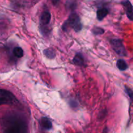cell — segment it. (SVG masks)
Instances as JSON below:
<instances>
[{
    "instance_id": "obj_11",
    "label": "cell",
    "mask_w": 133,
    "mask_h": 133,
    "mask_svg": "<svg viewBox=\"0 0 133 133\" xmlns=\"http://www.w3.org/2000/svg\"><path fill=\"white\" fill-rule=\"evenodd\" d=\"M44 53L45 55V57L50 58V59L54 58L55 57V51L53 49H51V48L45 49Z\"/></svg>"
},
{
    "instance_id": "obj_9",
    "label": "cell",
    "mask_w": 133,
    "mask_h": 133,
    "mask_svg": "<svg viewBox=\"0 0 133 133\" xmlns=\"http://www.w3.org/2000/svg\"><path fill=\"white\" fill-rule=\"evenodd\" d=\"M109 11L107 9L103 8V9H101L99 10H98L97 11V18L98 19V20L101 21L102 19H103L104 18L106 17V16L107 15Z\"/></svg>"
},
{
    "instance_id": "obj_12",
    "label": "cell",
    "mask_w": 133,
    "mask_h": 133,
    "mask_svg": "<svg viewBox=\"0 0 133 133\" xmlns=\"http://www.w3.org/2000/svg\"><path fill=\"white\" fill-rule=\"evenodd\" d=\"M13 53L18 58H21L23 56V51L19 47H16L13 50Z\"/></svg>"
},
{
    "instance_id": "obj_10",
    "label": "cell",
    "mask_w": 133,
    "mask_h": 133,
    "mask_svg": "<svg viewBox=\"0 0 133 133\" xmlns=\"http://www.w3.org/2000/svg\"><path fill=\"white\" fill-rule=\"evenodd\" d=\"M117 66H118V69L119 70H122V71H125L128 68V66H127V63L125 61L122 59H119L117 61V63H116Z\"/></svg>"
},
{
    "instance_id": "obj_13",
    "label": "cell",
    "mask_w": 133,
    "mask_h": 133,
    "mask_svg": "<svg viewBox=\"0 0 133 133\" xmlns=\"http://www.w3.org/2000/svg\"><path fill=\"white\" fill-rule=\"evenodd\" d=\"M92 32L94 35H103V34L105 32V31H104L103 29L101 28V27H94V28L92 29Z\"/></svg>"
},
{
    "instance_id": "obj_4",
    "label": "cell",
    "mask_w": 133,
    "mask_h": 133,
    "mask_svg": "<svg viewBox=\"0 0 133 133\" xmlns=\"http://www.w3.org/2000/svg\"><path fill=\"white\" fill-rule=\"evenodd\" d=\"M110 42H111L112 49L117 54L120 56H123V57L127 56V51L123 45L122 40L119 39H113Z\"/></svg>"
},
{
    "instance_id": "obj_6",
    "label": "cell",
    "mask_w": 133,
    "mask_h": 133,
    "mask_svg": "<svg viewBox=\"0 0 133 133\" xmlns=\"http://www.w3.org/2000/svg\"><path fill=\"white\" fill-rule=\"evenodd\" d=\"M73 62L75 65L79 66H82L84 64V58L81 53H77L73 59Z\"/></svg>"
},
{
    "instance_id": "obj_1",
    "label": "cell",
    "mask_w": 133,
    "mask_h": 133,
    "mask_svg": "<svg viewBox=\"0 0 133 133\" xmlns=\"http://www.w3.org/2000/svg\"><path fill=\"white\" fill-rule=\"evenodd\" d=\"M3 133H28V125L20 116L12 114L4 119Z\"/></svg>"
},
{
    "instance_id": "obj_8",
    "label": "cell",
    "mask_w": 133,
    "mask_h": 133,
    "mask_svg": "<svg viewBox=\"0 0 133 133\" xmlns=\"http://www.w3.org/2000/svg\"><path fill=\"white\" fill-rule=\"evenodd\" d=\"M41 124L45 129L49 130L52 128L51 122L48 118H45V117H44V118H42Z\"/></svg>"
},
{
    "instance_id": "obj_14",
    "label": "cell",
    "mask_w": 133,
    "mask_h": 133,
    "mask_svg": "<svg viewBox=\"0 0 133 133\" xmlns=\"http://www.w3.org/2000/svg\"><path fill=\"white\" fill-rule=\"evenodd\" d=\"M126 92H127V94H128V96H129L130 98L132 99V90L130 89L129 88H127H127H126Z\"/></svg>"
},
{
    "instance_id": "obj_2",
    "label": "cell",
    "mask_w": 133,
    "mask_h": 133,
    "mask_svg": "<svg viewBox=\"0 0 133 133\" xmlns=\"http://www.w3.org/2000/svg\"><path fill=\"white\" fill-rule=\"evenodd\" d=\"M68 26L71 27L77 32L81 30L82 24L80 20V18L76 13H72V14H70L68 20L64 24L63 27H66L64 29H66Z\"/></svg>"
},
{
    "instance_id": "obj_7",
    "label": "cell",
    "mask_w": 133,
    "mask_h": 133,
    "mask_svg": "<svg viewBox=\"0 0 133 133\" xmlns=\"http://www.w3.org/2000/svg\"><path fill=\"white\" fill-rule=\"evenodd\" d=\"M51 14L49 11H44L41 16V22L44 25H48L50 22Z\"/></svg>"
},
{
    "instance_id": "obj_15",
    "label": "cell",
    "mask_w": 133,
    "mask_h": 133,
    "mask_svg": "<svg viewBox=\"0 0 133 133\" xmlns=\"http://www.w3.org/2000/svg\"><path fill=\"white\" fill-rule=\"evenodd\" d=\"M103 133H108V128L107 127H105L103 129Z\"/></svg>"
},
{
    "instance_id": "obj_3",
    "label": "cell",
    "mask_w": 133,
    "mask_h": 133,
    "mask_svg": "<svg viewBox=\"0 0 133 133\" xmlns=\"http://www.w3.org/2000/svg\"><path fill=\"white\" fill-rule=\"evenodd\" d=\"M16 101L15 96L10 91L0 89V106L3 105H11Z\"/></svg>"
},
{
    "instance_id": "obj_5",
    "label": "cell",
    "mask_w": 133,
    "mask_h": 133,
    "mask_svg": "<svg viewBox=\"0 0 133 133\" xmlns=\"http://www.w3.org/2000/svg\"><path fill=\"white\" fill-rule=\"evenodd\" d=\"M122 4L126 9V12H127V16L128 18L130 20H132V5L131 3L129 0H123Z\"/></svg>"
}]
</instances>
